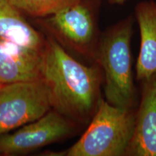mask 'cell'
I'll return each instance as SVG.
<instances>
[{
    "label": "cell",
    "instance_id": "6da1fadb",
    "mask_svg": "<svg viewBox=\"0 0 156 156\" xmlns=\"http://www.w3.org/2000/svg\"><path fill=\"white\" fill-rule=\"evenodd\" d=\"M41 77L54 110L75 122H90L102 99L103 75L98 64L80 63L56 39L49 38L43 51Z\"/></svg>",
    "mask_w": 156,
    "mask_h": 156
},
{
    "label": "cell",
    "instance_id": "7a4b0ae2",
    "mask_svg": "<svg viewBox=\"0 0 156 156\" xmlns=\"http://www.w3.org/2000/svg\"><path fill=\"white\" fill-rule=\"evenodd\" d=\"M132 17L119 21L101 34L95 63L103 75V87L107 102L114 106L134 108L136 90L132 70Z\"/></svg>",
    "mask_w": 156,
    "mask_h": 156
},
{
    "label": "cell",
    "instance_id": "3957f363",
    "mask_svg": "<svg viewBox=\"0 0 156 156\" xmlns=\"http://www.w3.org/2000/svg\"><path fill=\"white\" fill-rule=\"evenodd\" d=\"M134 108L114 106L101 99L87 130L66 152L68 156H123L133 135Z\"/></svg>",
    "mask_w": 156,
    "mask_h": 156
},
{
    "label": "cell",
    "instance_id": "277c9868",
    "mask_svg": "<svg viewBox=\"0 0 156 156\" xmlns=\"http://www.w3.org/2000/svg\"><path fill=\"white\" fill-rule=\"evenodd\" d=\"M52 108L42 79L0 85V135L34 122Z\"/></svg>",
    "mask_w": 156,
    "mask_h": 156
},
{
    "label": "cell",
    "instance_id": "5b68a950",
    "mask_svg": "<svg viewBox=\"0 0 156 156\" xmlns=\"http://www.w3.org/2000/svg\"><path fill=\"white\" fill-rule=\"evenodd\" d=\"M98 0H79L60 9L48 19L51 28L62 44L95 62L101 34L94 5Z\"/></svg>",
    "mask_w": 156,
    "mask_h": 156
},
{
    "label": "cell",
    "instance_id": "8992f818",
    "mask_svg": "<svg viewBox=\"0 0 156 156\" xmlns=\"http://www.w3.org/2000/svg\"><path fill=\"white\" fill-rule=\"evenodd\" d=\"M75 129V122L55 110L49 111L17 131L0 135V155H18L34 151L71 135Z\"/></svg>",
    "mask_w": 156,
    "mask_h": 156
},
{
    "label": "cell",
    "instance_id": "52a82bcc",
    "mask_svg": "<svg viewBox=\"0 0 156 156\" xmlns=\"http://www.w3.org/2000/svg\"><path fill=\"white\" fill-rule=\"evenodd\" d=\"M141 83L140 106L125 155L156 156V74Z\"/></svg>",
    "mask_w": 156,
    "mask_h": 156
},
{
    "label": "cell",
    "instance_id": "ba28073f",
    "mask_svg": "<svg viewBox=\"0 0 156 156\" xmlns=\"http://www.w3.org/2000/svg\"><path fill=\"white\" fill-rule=\"evenodd\" d=\"M42 55L0 41V85L41 79Z\"/></svg>",
    "mask_w": 156,
    "mask_h": 156
},
{
    "label": "cell",
    "instance_id": "9c48e42d",
    "mask_svg": "<svg viewBox=\"0 0 156 156\" xmlns=\"http://www.w3.org/2000/svg\"><path fill=\"white\" fill-rule=\"evenodd\" d=\"M0 41L40 53L46 45L41 34L9 0H0Z\"/></svg>",
    "mask_w": 156,
    "mask_h": 156
},
{
    "label": "cell",
    "instance_id": "30bf717a",
    "mask_svg": "<svg viewBox=\"0 0 156 156\" xmlns=\"http://www.w3.org/2000/svg\"><path fill=\"white\" fill-rule=\"evenodd\" d=\"M135 16L141 38L136 75L141 82L156 74V2H140L135 7Z\"/></svg>",
    "mask_w": 156,
    "mask_h": 156
},
{
    "label": "cell",
    "instance_id": "8fae6325",
    "mask_svg": "<svg viewBox=\"0 0 156 156\" xmlns=\"http://www.w3.org/2000/svg\"><path fill=\"white\" fill-rule=\"evenodd\" d=\"M21 12L34 17L51 16L79 0H9Z\"/></svg>",
    "mask_w": 156,
    "mask_h": 156
},
{
    "label": "cell",
    "instance_id": "7c38bea8",
    "mask_svg": "<svg viewBox=\"0 0 156 156\" xmlns=\"http://www.w3.org/2000/svg\"><path fill=\"white\" fill-rule=\"evenodd\" d=\"M110 4L112 5H123L126 2V0H107Z\"/></svg>",
    "mask_w": 156,
    "mask_h": 156
},
{
    "label": "cell",
    "instance_id": "4fadbf2b",
    "mask_svg": "<svg viewBox=\"0 0 156 156\" xmlns=\"http://www.w3.org/2000/svg\"><path fill=\"white\" fill-rule=\"evenodd\" d=\"M98 1H100V0H98Z\"/></svg>",
    "mask_w": 156,
    "mask_h": 156
}]
</instances>
